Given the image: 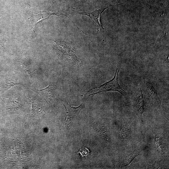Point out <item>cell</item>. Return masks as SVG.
I'll list each match as a JSON object with an SVG mask.
<instances>
[{"mask_svg":"<svg viewBox=\"0 0 169 169\" xmlns=\"http://www.w3.org/2000/svg\"><path fill=\"white\" fill-rule=\"evenodd\" d=\"M52 15H56L59 16L62 15L60 14L51 13L47 12L40 11L38 13H35L31 16V25L32 29L34 31V28L36 24L40 20L47 19L49 18V16Z\"/></svg>","mask_w":169,"mask_h":169,"instance_id":"obj_6","label":"cell"},{"mask_svg":"<svg viewBox=\"0 0 169 169\" xmlns=\"http://www.w3.org/2000/svg\"><path fill=\"white\" fill-rule=\"evenodd\" d=\"M0 48H2V49H3L4 50H6V49L3 47L2 44L1 43V41H0Z\"/></svg>","mask_w":169,"mask_h":169,"instance_id":"obj_13","label":"cell"},{"mask_svg":"<svg viewBox=\"0 0 169 169\" xmlns=\"http://www.w3.org/2000/svg\"><path fill=\"white\" fill-rule=\"evenodd\" d=\"M89 151L87 148L85 147H82L81 148L78 153L81 154L82 157L85 156H87L88 155L89 153Z\"/></svg>","mask_w":169,"mask_h":169,"instance_id":"obj_12","label":"cell"},{"mask_svg":"<svg viewBox=\"0 0 169 169\" xmlns=\"http://www.w3.org/2000/svg\"><path fill=\"white\" fill-rule=\"evenodd\" d=\"M144 106L143 91L141 88L139 89L135 94L134 108L141 124H143V114L144 112Z\"/></svg>","mask_w":169,"mask_h":169,"instance_id":"obj_4","label":"cell"},{"mask_svg":"<svg viewBox=\"0 0 169 169\" xmlns=\"http://www.w3.org/2000/svg\"><path fill=\"white\" fill-rule=\"evenodd\" d=\"M143 92L145 98L150 104L155 106L161 105V102L153 85L146 80L144 81Z\"/></svg>","mask_w":169,"mask_h":169,"instance_id":"obj_2","label":"cell"},{"mask_svg":"<svg viewBox=\"0 0 169 169\" xmlns=\"http://www.w3.org/2000/svg\"><path fill=\"white\" fill-rule=\"evenodd\" d=\"M19 82L15 79L12 78H4L0 82V89L3 91H6L16 85L20 84Z\"/></svg>","mask_w":169,"mask_h":169,"instance_id":"obj_7","label":"cell"},{"mask_svg":"<svg viewBox=\"0 0 169 169\" xmlns=\"http://www.w3.org/2000/svg\"><path fill=\"white\" fill-rule=\"evenodd\" d=\"M140 150V148H138V149L134 150L128 155L126 156L124 161V166H128L135 157L139 155L141 152Z\"/></svg>","mask_w":169,"mask_h":169,"instance_id":"obj_9","label":"cell"},{"mask_svg":"<svg viewBox=\"0 0 169 169\" xmlns=\"http://www.w3.org/2000/svg\"><path fill=\"white\" fill-rule=\"evenodd\" d=\"M20 64L24 72H26L31 77L32 70L31 63L28 62L26 60H22L20 61Z\"/></svg>","mask_w":169,"mask_h":169,"instance_id":"obj_10","label":"cell"},{"mask_svg":"<svg viewBox=\"0 0 169 169\" xmlns=\"http://www.w3.org/2000/svg\"><path fill=\"white\" fill-rule=\"evenodd\" d=\"M54 88L50 82L49 85L47 88L43 89H35V90L36 92L47 98L50 97L52 96L53 93H54Z\"/></svg>","mask_w":169,"mask_h":169,"instance_id":"obj_8","label":"cell"},{"mask_svg":"<svg viewBox=\"0 0 169 169\" xmlns=\"http://www.w3.org/2000/svg\"><path fill=\"white\" fill-rule=\"evenodd\" d=\"M108 7L103 8L92 12H86L76 11L78 14L87 15L92 19L97 26L102 29H104L102 26L101 21V15L104 11Z\"/></svg>","mask_w":169,"mask_h":169,"instance_id":"obj_5","label":"cell"},{"mask_svg":"<svg viewBox=\"0 0 169 169\" xmlns=\"http://www.w3.org/2000/svg\"><path fill=\"white\" fill-rule=\"evenodd\" d=\"M120 69L117 68L114 76L112 80L104 84L98 86L86 92L85 95H88V96L98 93L110 91L118 92L123 96H126L127 92L124 90L118 82V78Z\"/></svg>","mask_w":169,"mask_h":169,"instance_id":"obj_1","label":"cell"},{"mask_svg":"<svg viewBox=\"0 0 169 169\" xmlns=\"http://www.w3.org/2000/svg\"><path fill=\"white\" fill-rule=\"evenodd\" d=\"M130 133V129L129 128H123L120 131V138L122 139H126L128 137Z\"/></svg>","mask_w":169,"mask_h":169,"instance_id":"obj_11","label":"cell"},{"mask_svg":"<svg viewBox=\"0 0 169 169\" xmlns=\"http://www.w3.org/2000/svg\"><path fill=\"white\" fill-rule=\"evenodd\" d=\"M64 106L66 112L65 124L68 129L72 126L74 121L79 114L83 108V105L81 104L77 108L72 107L68 104L64 105Z\"/></svg>","mask_w":169,"mask_h":169,"instance_id":"obj_3","label":"cell"}]
</instances>
